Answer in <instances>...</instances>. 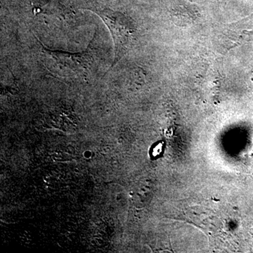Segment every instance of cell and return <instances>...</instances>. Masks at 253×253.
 I'll return each mask as SVG.
<instances>
[{"mask_svg": "<svg viewBox=\"0 0 253 253\" xmlns=\"http://www.w3.org/2000/svg\"><path fill=\"white\" fill-rule=\"evenodd\" d=\"M99 16L109 28L114 44V60L109 71L114 67L123 56H126L131 47L135 36L136 28L134 23L122 13L111 9H91Z\"/></svg>", "mask_w": 253, "mask_h": 253, "instance_id": "cell-1", "label": "cell"}, {"mask_svg": "<svg viewBox=\"0 0 253 253\" xmlns=\"http://www.w3.org/2000/svg\"><path fill=\"white\" fill-rule=\"evenodd\" d=\"M38 41L42 46L43 52L54 61L55 67L59 68L64 76L82 78L90 72L93 67L94 58L91 50L92 49L94 38L89 43L88 49L82 52L76 53L49 49L41 41L38 40Z\"/></svg>", "mask_w": 253, "mask_h": 253, "instance_id": "cell-2", "label": "cell"}]
</instances>
